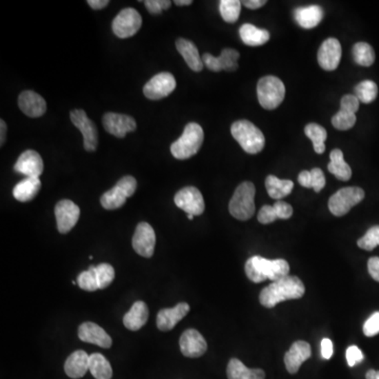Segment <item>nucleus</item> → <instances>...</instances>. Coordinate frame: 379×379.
Instances as JSON below:
<instances>
[{"instance_id": "obj_1", "label": "nucleus", "mask_w": 379, "mask_h": 379, "mask_svg": "<svg viewBox=\"0 0 379 379\" xmlns=\"http://www.w3.org/2000/svg\"><path fill=\"white\" fill-rule=\"evenodd\" d=\"M306 288L303 281L296 276L283 277L273 281L267 288L263 289L259 295V301L265 308H274L279 303L298 299L305 295Z\"/></svg>"}, {"instance_id": "obj_2", "label": "nucleus", "mask_w": 379, "mask_h": 379, "mask_svg": "<svg viewBox=\"0 0 379 379\" xmlns=\"http://www.w3.org/2000/svg\"><path fill=\"white\" fill-rule=\"evenodd\" d=\"M245 271L247 277L255 283L267 279L276 281L288 276L290 265L285 259L271 260L261 256H253L245 263Z\"/></svg>"}, {"instance_id": "obj_3", "label": "nucleus", "mask_w": 379, "mask_h": 379, "mask_svg": "<svg viewBox=\"0 0 379 379\" xmlns=\"http://www.w3.org/2000/svg\"><path fill=\"white\" fill-rule=\"evenodd\" d=\"M203 139V130L198 123H187L183 135L171 145V153L175 158L181 161L191 158L198 153Z\"/></svg>"}, {"instance_id": "obj_4", "label": "nucleus", "mask_w": 379, "mask_h": 379, "mask_svg": "<svg viewBox=\"0 0 379 379\" xmlns=\"http://www.w3.org/2000/svg\"><path fill=\"white\" fill-rule=\"evenodd\" d=\"M231 134L249 154H258L265 147V135L251 121H235L231 127Z\"/></svg>"}, {"instance_id": "obj_5", "label": "nucleus", "mask_w": 379, "mask_h": 379, "mask_svg": "<svg viewBox=\"0 0 379 379\" xmlns=\"http://www.w3.org/2000/svg\"><path fill=\"white\" fill-rule=\"evenodd\" d=\"M255 185L250 181L240 183L229 203V211L238 221H248L255 213Z\"/></svg>"}, {"instance_id": "obj_6", "label": "nucleus", "mask_w": 379, "mask_h": 379, "mask_svg": "<svg viewBox=\"0 0 379 379\" xmlns=\"http://www.w3.org/2000/svg\"><path fill=\"white\" fill-rule=\"evenodd\" d=\"M286 96V87L275 76H265L257 83V97L261 107L265 110L278 107Z\"/></svg>"}, {"instance_id": "obj_7", "label": "nucleus", "mask_w": 379, "mask_h": 379, "mask_svg": "<svg viewBox=\"0 0 379 379\" xmlns=\"http://www.w3.org/2000/svg\"><path fill=\"white\" fill-rule=\"evenodd\" d=\"M364 198L365 191L362 187H342L329 199V210L334 216H344Z\"/></svg>"}, {"instance_id": "obj_8", "label": "nucleus", "mask_w": 379, "mask_h": 379, "mask_svg": "<svg viewBox=\"0 0 379 379\" xmlns=\"http://www.w3.org/2000/svg\"><path fill=\"white\" fill-rule=\"evenodd\" d=\"M137 181L133 176H125L101 196V203L105 210H116L125 205L136 191Z\"/></svg>"}, {"instance_id": "obj_9", "label": "nucleus", "mask_w": 379, "mask_h": 379, "mask_svg": "<svg viewBox=\"0 0 379 379\" xmlns=\"http://www.w3.org/2000/svg\"><path fill=\"white\" fill-rule=\"evenodd\" d=\"M143 18L141 14L133 9L127 8L117 14L112 23L113 33L119 38H130L141 30Z\"/></svg>"}, {"instance_id": "obj_10", "label": "nucleus", "mask_w": 379, "mask_h": 379, "mask_svg": "<svg viewBox=\"0 0 379 379\" xmlns=\"http://www.w3.org/2000/svg\"><path fill=\"white\" fill-rule=\"evenodd\" d=\"M72 123L75 125L83 136V147L85 151H96L99 145V132L96 125L88 117L83 110L75 109L70 113Z\"/></svg>"}, {"instance_id": "obj_11", "label": "nucleus", "mask_w": 379, "mask_h": 379, "mask_svg": "<svg viewBox=\"0 0 379 379\" xmlns=\"http://www.w3.org/2000/svg\"><path fill=\"white\" fill-rule=\"evenodd\" d=\"M175 88L176 81L174 76L167 72H161L145 83L143 94L147 99L159 101L169 96L170 94L174 91Z\"/></svg>"}, {"instance_id": "obj_12", "label": "nucleus", "mask_w": 379, "mask_h": 379, "mask_svg": "<svg viewBox=\"0 0 379 379\" xmlns=\"http://www.w3.org/2000/svg\"><path fill=\"white\" fill-rule=\"evenodd\" d=\"M175 205L187 215H198L205 212V201L197 187H185L179 190L174 197Z\"/></svg>"}, {"instance_id": "obj_13", "label": "nucleus", "mask_w": 379, "mask_h": 379, "mask_svg": "<svg viewBox=\"0 0 379 379\" xmlns=\"http://www.w3.org/2000/svg\"><path fill=\"white\" fill-rule=\"evenodd\" d=\"M57 229L61 234H67L75 227L81 217V209L69 199H63L55 207Z\"/></svg>"}, {"instance_id": "obj_14", "label": "nucleus", "mask_w": 379, "mask_h": 379, "mask_svg": "<svg viewBox=\"0 0 379 379\" xmlns=\"http://www.w3.org/2000/svg\"><path fill=\"white\" fill-rule=\"evenodd\" d=\"M156 235L154 229L147 223H141L137 225L134 236L132 239V245L135 252L141 256L150 258L154 254Z\"/></svg>"}, {"instance_id": "obj_15", "label": "nucleus", "mask_w": 379, "mask_h": 379, "mask_svg": "<svg viewBox=\"0 0 379 379\" xmlns=\"http://www.w3.org/2000/svg\"><path fill=\"white\" fill-rule=\"evenodd\" d=\"M240 54L234 49H223L218 57L205 53L203 56V65L213 72H234L238 69V59Z\"/></svg>"}, {"instance_id": "obj_16", "label": "nucleus", "mask_w": 379, "mask_h": 379, "mask_svg": "<svg viewBox=\"0 0 379 379\" xmlns=\"http://www.w3.org/2000/svg\"><path fill=\"white\" fill-rule=\"evenodd\" d=\"M103 125L105 131L117 139H125L130 132L136 130V121L125 114L107 113L103 117Z\"/></svg>"}, {"instance_id": "obj_17", "label": "nucleus", "mask_w": 379, "mask_h": 379, "mask_svg": "<svg viewBox=\"0 0 379 379\" xmlns=\"http://www.w3.org/2000/svg\"><path fill=\"white\" fill-rule=\"evenodd\" d=\"M341 45L336 38H328L322 43L317 53L319 65L326 71H334L340 63Z\"/></svg>"}, {"instance_id": "obj_18", "label": "nucleus", "mask_w": 379, "mask_h": 379, "mask_svg": "<svg viewBox=\"0 0 379 379\" xmlns=\"http://www.w3.org/2000/svg\"><path fill=\"white\" fill-rule=\"evenodd\" d=\"M179 347L181 353L190 358L203 356L207 349V341L203 335L194 329H189L183 333L179 339Z\"/></svg>"}, {"instance_id": "obj_19", "label": "nucleus", "mask_w": 379, "mask_h": 379, "mask_svg": "<svg viewBox=\"0 0 379 379\" xmlns=\"http://www.w3.org/2000/svg\"><path fill=\"white\" fill-rule=\"evenodd\" d=\"M14 171L25 177H36L39 178L43 172V161L41 155L33 150H27L16 161Z\"/></svg>"}, {"instance_id": "obj_20", "label": "nucleus", "mask_w": 379, "mask_h": 379, "mask_svg": "<svg viewBox=\"0 0 379 379\" xmlns=\"http://www.w3.org/2000/svg\"><path fill=\"white\" fill-rule=\"evenodd\" d=\"M311 355L312 351L308 342L303 340L295 341L290 350L285 355V365L288 372L291 374L298 372L301 365L306 362L307 359L310 358Z\"/></svg>"}, {"instance_id": "obj_21", "label": "nucleus", "mask_w": 379, "mask_h": 379, "mask_svg": "<svg viewBox=\"0 0 379 379\" xmlns=\"http://www.w3.org/2000/svg\"><path fill=\"white\" fill-rule=\"evenodd\" d=\"M18 105L27 116L32 119L43 116L47 111L45 99L34 91H23L18 97Z\"/></svg>"}, {"instance_id": "obj_22", "label": "nucleus", "mask_w": 379, "mask_h": 379, "mask_svg": "<svg viewBox=\"0 0 379 379\" xmlns=\"http://www.w3.org/2000/svg\"><path fill=\"white\" fill-rule=\"evenodd\" d=\"M79 337L88 344L96 345L101 348L109 349L112 346V338L99 325L85 322L79 329Z\"/></svg>"}, {"instance_id": "obj_23", "label": "nucleus", "mask_w": 379, "mask_h": 379, "mask_svg": "<svg viewBox=\"0 0 379 379\" xmlns=\"http://www.w3.org/2000/svg\"><path fill=\"white\" fill-rule=\"evenodd\" d=\"M190 312L189 303H181L174 308L163 309L157 314L156 324L159 330L170 331Z\"/></svg>"}, {"instance_id": "obj_24", "label": "nucleus", "mask_w": 379, "mask_h": 379, "mask_svg": "<svg viewBox=\"0 0 379 379\" xmlns=\"http://www.w3.org/2000/svg\"><path fill=\"white\" fill-rule=\"evenodd\" d=\"M294 18L296 23L303 29H313L322 21L324 10L316 5L299 7L295 9Z\"/></svg>"}, {"instance_id": "obj_25", "label": "nucleus", "mask_w": 379, "mask_h": 379, "mask_svg": "<svg viewBox=\"0 0 379 379\" xmlns=\"http://www.w3.org/2000/svg\"><path fill=\"white\" fill-rule=\"evenodd\" d=\"M176 49L179 52L187 67L194 72H201L203 69V57L199 55L198 49L192 41L185 38H178L176 41Z\"/></svg>"}, {"instance_id": "obj_26", "label": "nucleus", "mask_w": 379, "mask_h": 379, "mask_svg": "<svg viewBox=\"0 0 379 379\" xmlns=\"http://www.w3.org/2000/svg\"><path fill=\"white\" fill-rule=\"evenodd\" d=\"M89 355L83 350L72 353L65 364V371L68 376L74 379L85 376L89 370Z\"/></svg>"}, {"instance_id": "obj_27", "label": "nucleus", "mask_w": 379, "mask_h": 379, "mask_svg": "<svg viewBox=\"0 0 379 379\" xmlns=\"http://www.w3.org/2000/svg\"><path fill=\"white\" fill-rule=\"evenodd\" d=\"M149 319V309L143 301L139 300L132 306L123 317V325L131 331H137L147 324Z\"/></svg>"}, {"instance_id": "obj_28", "label": "nucleus", "mask_w": 379, "mask_h": 379, "mask_svg": "<svg viewBox=\"0 0 379 379\" xmlns=\"http://www.w3.org/2000/svg\"><path fill=\"white\" fill-rule=\"evenodd\" d=\"M41 187V181L36 177H25L14 187L13 196L16 201L27 203L35 198Z\"/></svg>"}, {"instance_id": "obj_29", "label": "nucleus", "mask_w": 379, "mask_h": 379, "mask_svg": "<svg viewBox=\"0 0 379 379\" xmlns=\"http://www.w3.org/2000/svg\"><path fill=\"white\" fill-rule=\"evenodd\" d=\"M241 41L249 47H260L268 43L270 33L267 30L259 29L251 23H245L239 29Z\"/></svg>"}, {"instance_id": "obj_30", "label": "nucleus", "mask_w": 379, "mask_h": 379, "mask_svg": "<svg viewBox=\"0 0 379 379\" xmlns=\"http://www.w3.org/2000/svg\"><path fill=\"white\" fill-rule=\"evenodd\" d=\"M328 170L339 181H348L352 177V170L345 161L344 153L339 149H334L331 152Z\"/></svg>"}, {"instance_id": "obj_31", "label": "nucleus", "mask_w": 379, "mask_h": 379, "mask_svg": "<svg viewBox=\"0 0 379 379\" xmlns=\"http://www.w3.org/2000/svg\"><path fill=\"white\" fill-rule=\"evenodd\" d=\"M265 187L271 198L279 201L292 192L294 183L289 179H279L274 175H269L265 179Z\"/></svg>"}, {"instance_id": "obj_32", "label": "nucleus", "mask_w": 379, "mask_h": 379, "mask_svg": "<svg viewBox=\"0 0 379 379\" xmlns=\"http://www.w3.org/2000/svg\"><path fill=\"white\" fill-rule=\"evenodd\" d=\"M89 371L96 379H111L113 375L109 360L101 353L90 355Z\"/></svg>"}, {"instance_id": "obj_33", "label": "nucleus", "mask_w": 379, "mask_h": 379, "mask_svg": "<svg viewBox=\"0 0 379 379\" xmlns=\"http://www.w3.org/2000/svg\"><path fill=\"white\" fill-rule=\"evenodd\" d=\"M305 133H306L307 137L312 141L314 151L316 152L317 154H322L326 151L325 141H326L327 136H328L326 129L321 127L320 125L312 123L306 125Z\"/></svg>"}, {"instance_id": "obj_34", "label": "nucleus", "mask_w": 379, "mask_h": 379, "mask_svg": "<svg viewBox=\"0 0 379 379\" xmlns=\"http://www.w3.org/2000/svg\"><path fill=\"white\" fill-rule=\"evenodd\" d=\"M355 63L362 67H371L375 61V52L367 43H355L352 49Z\"/></svg>"}, {"instance_id": "obj_35", "label": "nucleus", "mask_w": 379, "mask_h": 379, "mask_svg": "<svg viewBox=\"0 0 379 379\" xmlns=\"http://www.w3.org/2000/svg\"><path fill=\"white\" fill-rule=\"evenodd\" d=\"M90 270L94 273L99 283V290L107 288L115 278V270L109 263H101L99 265H91Z\"/></svg>"}, {"instance_id": "obj_36", "label": "nucleus", "mask_w": 379, "mask_h": 379, "mask_svg": "<svg viewBox=\"0 0 379 379\" xmlns=\"http://www.w3.org/2000/svg\"><path fill=\"white\" fill-rule=\"evenodd\" d=\"M241 5L239 0H221L219 3V12L225 23H234L240 15Z\"/></svg>"}, {"instance_id": "obj_37", "label": "nucleus", "mask_w": 379, "mask_h": 379, "mask_svg": "<svg viewBox=\"0 0 379 379\" xmlns=\"http://www.w3.org/2000/svg\"><path fill=\"white\" fill-rule=\"evenodd\" d=\"M355 96L362 103H371L376 99L378 87L372 81H364L359 83L354 89Z\"/></svg>"}, {"instance_id": "obj_38", "label": "nucleus", "mask_w": 379, "mask_h": 379, "mask_svg": "<svg viewBox=\"0 0 379 379\" xmlns=\"http://www.w3.org/2000/svg\"><path fill=\"white\" fill-rule=\"evenodd\" d=\"M356 123V115L344 110H339L332 117V125L339 131H348L352 129Z\"/></svg>"}, {"instance_id": "obj_39", "label": "nucleus", "mask_w": 379, "mask_h": 379, "mask_svg": "<svg viewBox=\"0 0 379 379\" xmlns=\"http://www.w3.org/2000/svg\"><path fill=\"white\" fill-rule=\"evenodd\" d=\"M252 369L247 368L237 358L231 359L227 365V375L229 379H250Z\"/></svg>"}, {"instance_id": "obj_40", "label": "nucleus", "mask_w": 379, "mask_h": 379, "mask_svg": "<svg viewBox=\"0 0 379 379\" xmlns=\"http://www.w3.org/2000/svg\"><path fill=\"white\" fill-rule=\"evenodd\" d=\"M357 245L362 250L372 251L379 245V225H374L367 231L365 236L358 239Z\"/></svg>"}, {"instance_id": "obj_41", "label": "nucleus", "mask_w": 379, "mask_h": 379, "mask_svg": "<svg viewBox=\"0 0 379 379\" xmlns=\"http://www.w3.org/2000/svg\"><path fill=\"white\" fill-rule=\"evenodd\" d=\"M77 283H79V288L87 291V292H94V291L99 290L96 277L90 269L88 271H83L79 275Z\"/></svg>"}, {"instance_id": "obj_42", "label": "nucleus", "mask_w": 379, "mask_h": 379, "mask_svg": "<svg viewBox=\"0 0 379 379\" xmlns=\"http://www.w3.org/2000/svg\"><path fill=\"white\" fill-rule=\"evenodd\" d=\"M143 3H145L147 11L153 15H158L161 12L169 9L172 5L170 0H147V1H143Z\"/></svg>"}, {"instance_id": "obj_43", "label": "nucleus", "mask_w": 379, "mask_h": 379, "mask_svg": "<svg viewBox=\"0 0 379 379\" xmlns=\"http://www.w3.org/2000/svg\"><path fill=\"white\" fill-rule=\"evenodd\" d=\"M364 334L368 337H373L379 334V312L373 313L364 325Z\"/></svg>"}, {"instance_id": "obj_44", "label": "nucleus", "mask_w": 379, "mask_h": 379, "mask_svg": "<svg viewBox=\"0 0 379 379\" xmlns=\"http://www.w3.org/2000/svg\"><path fill=\"white\" fill-rule=\"evenodd\" d=\"M257 219L263 225H269V223H272L275 221H277L278 217H277L276 211H275L273 205H263L260 211H259Z\"/></svg>"}, {"instance_id": "obj_45", "label": "nucleus", "mask_w": 379, "mask_h": 379, "mask_svg": "<svg viewBox=\"0 0 379 379\" xmlns=\"http://www.w3.org/2000/svg\"><path fill=\"white\" fill-rule=\"evenodd\" d=\"M310 172L311 177H312V187L315 192L319 193L326 187V177H325L324 172L319 167H314L311 170Z\"/></svg>"}, {"instance_id": "obj_46", "label": "nucleus", "mask_w": 379, "mask_h": 379, "mask_svg": "<svg viewBox=\"0 0 379 379\" xmlns=\"http://www.w3.org/2000/svg\"><path fill=\"white\" fill-rule=\"evenodd\" d=\"M347 362L350 367H355L364 360V354L362 350L356 346H351L347 349Z\"/></svg>"}, {"instance_id": "obj_47", "label": "nucleus", "mask_w": 379, "mask_h": 379, "mask_svg": "<svg viewBox=\"0 0 379 379\" xmlns=\"http://www.w3.org/2000/svg\"><path fill=\"white\" fill-rule=\"evenodd\" d=\"M359 103L355 95H345L340 101V110L355 114L359 110Z\"/></svg>"}, {"instance_id": "obj_48", "label": "nucleus", "mask_w": 379, "mask_h": 379, "mask_svg": "<svg viewBox=\"0 0 379 379\" xmlns=\"http://www.w3.org/2000/svg\"><path fill=\"white\" fill-rule=\"evenodd\" d=\"M273 207L278 219H289L293 215V207L286 201H277Z\"/></svg>"}, {"instance_id": "obj_49", "label": "nucleus", "mask_w": 379, "mask_h": 379, "mask_svg": "<svg viewBox=\"0 0 379 379\" xmlns=\"http://www.w3.org/2000/svg\"><path fill=\"white\" fill-rule=\"evenodd\" d=\"M368 271L371 277L379 283V257H371L369 259Z\"/></svg>"}, {"instance_id": "obj_50", "label": "nucleus", "mask_w": 379, "mask_h": 379, "mask_svg": "<svg viewBox=\"0 0 379 379\" xmlns=\"http://www.w3.org/2000/svg\"><path fill=\"white\" fill-rule=\"evenodd\" d=\"M333 355V342L331 339L324 338L321 340V356L325 359H330Z\"/></svg>"}, {"instance_id": "obj_51", "label": "nucleus", "mask_w": 379, "mask_h": 379, "mask_svg": "<svg viewBox=\"0 0 379 379\" xmlns=\"http://www.w3.org/2000/svg\"><path fill=\"white\" fill-rule=\"evenodd\" d=\"M299 185H303L305 187H312V177H311V172L309 171H303L299 173L298 175Z\"/></svg>"}, {"instance_id": "obj_52", "label": "nucleus", "mask_w": 379, "mask_h": 379, "mask_svg": "<svg viewBox=\"0 0 379 379\" xmlns=\"http://www.w3.org/2000/svg\"><path fill=\"white\" fill-rule=\"evenodd\" d=\"M241 3H243L245 8H248V9L257 10L259 9V8L263 7V6L267 3V1H265V0H245V1H243Z\"/></svg>"}, {"instance_id": "obj_53", "label": "nucleus", "mask_w": 379, "mask_h": 379, "mask_svg": "<svg viewBox=\"0 0 379 379\" xmlns=\"http://www.w3.org/2000/svg\"><path fill=\"white\" fill-rule=\"evenodd\" d=\"M109 0H89L88 5L94 10H101L109 5Z\"/></svg>"}, {"instance_id": "obj_54", "label": "nucleus", "mask_w": 379, "mask_h": 379, "mask_svg": "<svg viewBox=\"0 0 379 379\" xmlns=\"http://www.w3.org/2000/svg\"><path fill=\"white\" fill-rule=\"evenodd\" d=\"M0 127H1V129H0V131H1L0 132V133H1V136H0V145H3L6 141V134H7V123H6L3 119L0 121Z\"/></svg>"}, {"instance_id": "obj_55", "label": "nucleus", "mask_w": 379, "mask_h": 379, "mask_svg": "<svg viewBox=\"0 0 379 379\" xmlns=\"http://www.w3.org/2000/svg\"><path fill=\"white\" fill-rule=\"evenodd\" d=\"M265 371L261 370V369H252V372H251L250 379H265Z\"/></svg>"}, {"instance_id": "obj_56", "label": "nucleus", "mask_w": 379, "mask_h": 379, "mask_svg": "<svg viewBox=\"0 0 379 379\" xmlns=\"http://www.w3.org/2000/svg\"><path fill=\"white\" fill-rule=\"evenodd\" d=\"M367 379H379V371L370 370L367 372Z\"/></svg>"}, {"instance_id": "obj_57", "label": "nucleus", "mask_w": 379, "mask_h": 379, "mask_svg": "<svg viewBox=\"0 0 379 379\" xmlns=\"http://www.w3.org/2000/svg\"><path fill=\"white\" fill-rule=\"evenodd\" d=\"M192 0H175L174 3L176 6H178V7H181V6H190L192 5Z\"/></svg>"}, {"instance_id": "obj_58", "label": "nucleus", "mask_w": 379, "mask_h": 379, "mask_svg": "<svg viewBox=\"0 0 379 379\" xmlns=\"http://www.w3.org/2000/svg\"><path fill=\"white\" fill-rule=\"evenodd\" d=\"M187 219H190V221H193V219H194V215H187Z\"/></svg>"}]
</instances>
